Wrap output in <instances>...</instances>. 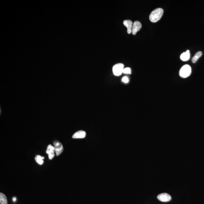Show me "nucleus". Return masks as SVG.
Masks as SVG:
<instances>
[{"mask_svg": "<svg viewBox=\"0 0 204 204\" xmlns=\"http://www.w3.org/2000/svg\"><path fill=\"white\" fill-rule=\"evenodd\" d=\"M163 13V10L161 8H158L153 10L150 15V21L153 23L157 22L162 17Z\"/></svg>", "mask_w": 204, "mask_h": 204, "instance_id": "f257e3e1", "label": "nucleus"}, {"mask_svg": "<svg viewBox=\"0 0 204 204\" xmlns=\"http://www.w3.org/2000/svg\"><path fill=\"white\" fill-rule=\"evenodd\" d=\"M191 68L189 65H185L181 68L179 72V75L182 78H188L191 75Z\"/></svg>", "mask_w": 204, "mask_h": 204, "instance_id": "f03ea898", "label": "nucleus"}, {"mask_svg": "<svg viewBox=\"0 0 204 204\" xmlns=\"http://www.w3.org/2000/svg\"><path fill=\"white\" fill-rule=\"evenodd\" d=\"M124 66L122 63H118L114 65L112 69L114 75L116 76L121 75L123 73V69L124 68Z\"/></svg>", "mask_w": 204, "mask_h": 204, "instance_id": "7ed1b4c3", "label": "nucleus"}, {"mask_svg": "<svg viewBox=\"0 0 204 204\" xmlns=\"http://www.w3.org/2000/svg\"><path fill=\"white\" fill-rule=\"evenodd\" d=\"M55 152L57 156L60 155L63 151V147L61 143L58 141H55L53 142Z\"/></svg>", "mask_w": 204, "mask_h": 204, "instance_id": "20e7f679", "label": "nucleus"}, {"mask_svg": "<svg viewBox=\"0 0 204 204\" xmlns=\"http://www.w3.org/2000/svg\"><path fill=\"white\" fill-rule=\"evenodd\" d=\"M158 199L162 202H168L171 200V197L168 193H163L159 194L157 196Z\"/></svg>", "mask_w": 204, "mask_h": 204, "instance_id": "39448f33", "label": "nucleus"}, {"mask_svg": "<svg viewBox=\"0 0 204 204\" xmlns=\"http://www.w3.org/2000/svg\"><path fill=\"white\" fill-rule=\"evenodd\" d=\"M55 150L54 147L51 144H49L48 145L46 152L49 156V159L50 160H52L54 157Z\"/></svg>", "mask_w": 204, "mask_h": 204, "instance_id": "423d86ee", "label": "nucleus"}, {"mask_svg": "<svg viewBox=\"0 0 204 204\" xmlns=\"http://www.w3.org/2000/svg\"><path fill=\"white\" fill-rule=\"evenodd\" d=\"M142 27V25L139 21H136L134 23L132 28V34L136 35V33L139 31Z\"/></svg>", "mask_w": 204, "mask_h": 204, "instance_id": "0eeeda50", "label": "nucleus"}, {"mask_svg": "<svg viewBox=\"0 0 204 204\" xmlns=\"http://www.w3.org/2000/svg\"><path fill=\"white\" fill-rule=\"evenodd\" d=\"M123 24L124 26L127 28V32L128 34H130L132 32V28L133 23L131 20H125L123 22Z\"/></svg>", "mask_w": 204, "mask_h": 204, "instance_id": "6e6552de", "label": "nucleus"}, {"mask_svg": "<svg viewBox=\"0 0 204 204\" xmlns=\"http://www.w3.org/2000/svg\"><path fill=\"white\" fill-rule=\"evenodd\" d=\"M86 136V132L83 130H80L74 133L72 138L74 139L83 138Z\"/></svg>", "mask_w": 204, "mask_h": 204, "instance_id": "1a4fd4ad", "label": "nucleus"}, {"mask_svg": "<svg viewBox=\"0 0 204 204\" xmlns=\"http://www.w3.org/2000/svg\"><path fill=\"white\" fill-rule=\"evenodd\" d=\"M190 58V50H187L186 52L183 53L180 56V59L183 61H186L189 60Z\"/></svg>", "mask_w": 204, "mask_h": 204, "instance_id": "9d476101", "label": "nucleus"}, {"mask_svg": "<svg viewBox=\"0 0 204 204\" xmlns=\"http://www.w3.org/2000/svg\"><path fill=\"white\" fill-rule=\"evenodd\" d=\"M202 52L201 51H199L197 52L195 55L194 57L192 58V62L193 63H195L197 61L199 58H200L202 55Z\"/></svg>", "mask_w": 204, "mask_h": 204, "instance_id": "9b49d317", "label": "nucleus"}, {"mask_svg": "<svg viewBox=\"0 0 204 204\" xmlns=\"http://www.w3.org/2000/svg\"><path fill=\"white\" fill-rule=\"evenodd\" d=\"M0 203L1 204H7V198L5 194L2 193H0Z\"/></svg>", "mask_w": 204, "mask_h": 204, "instance_id": "f8f14e48", "label": "nucleus"}, {"mask_svg": "<svg viewBox=\"0 0 204 204\" xmlns=\"http://www.w3.org/2000/svg\"><path fill=\"white\" fill-rule=\"evenodd\" d=\"M44 159V157H41L39 155L36 156L35 160L36 161L39 165H42L43 163V159Z\"/></svg>", "mask_w": 204, "mask_h": 204, "instance_id": "ddd939ff", "label": "nucleus"}, {"mask_svg": "<svg viewBox=\"0 0 204 204\" xmlns=\"http://www.w3.org/2000/svg\"><path fill=\"white\" fill-rule=\"evenodd\" d=\"M123 73H124V74H131V69L129 67L124 68L123 69Z\"/></svg>", "mask_w": 204, "mask_h": 204, "instance_id": "4468645a", "label": "nucleus"}, {"mask_svg": "<svg viewBox=\"0 0 204 204\" xmlns=\"http://www.w3.org/2000/svg\"><path fill=\"white\" fill-rule=\"evenodd\" d=\"M122 81L125 83H128L129 82V78L127 76L124 77L122 78Z\"/></svg>", "mask_w": 204, "mask_h": 204, "instance_id": "2eb2a0df", "label": "nucleus"}, {"mask_svg": "<svg viewBox=\"0 0 204 204\" xmlns=\"http://www.w3.org/2000/svg\"><path fill=\"white\" fill-rule=\"evenodd\" d=\"M13 202H15L16 201V198L15 197H13Z\"/></svg>", "mask_w": 204, "mask_h": 204, "instance_id": "dca6fc26", "label": "nucleus"}]
</instances>
